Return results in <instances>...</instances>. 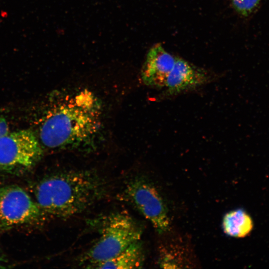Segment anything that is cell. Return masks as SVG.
<instances>
[{
  "instance_id": "5b68a950",
  "label": "cell",
  "mask_w": 269,
  "mask_h": 269,
  "mask_svg": "<svg viewBox=\"0 0 269 269\" xmlns=\"http://www.w3.org/2000/svg\"><path fill=\"white\" fill-rule=\"evenodd\" d=\"M43 153L38 137L32 131L8 132L0 137V172L25 173L37 164Z\"/></svg>"
},
{
  "instance_id": "30bf717a",
  "label": "cell",
  "mask_w": 269,
  "mask_h": 269,
  "mask_svg": "<svg viewBox=\"0 0 269 269\" xmlns=\"http://www.w3.org/2000/svg\"><path fill=\"white\" fill-rule=\"evenodd\" d=\"M251 216L243 209H237L227 213L223 218L222 229L228 236L244 238L249 234L253 228Z\"/></svg>"
},
{
  "instance_id": "7c38bea8",
  "label": "cell",
  "mask_w": 269,
  "mask_h": 269,
  "mask_svg": "<svg viewBox=\"0 0 269 269\" xmlns=\"http://www.w3.org/2000/svg\"><path fill=\"white\" fill-rule=\"evenodd\" d=\"M8 133V126L6 120L0 117V137Z\"/></svg>"
},
{
  "instance_id": "3957f363",
  "label": "cell",
  "mask_w": 269,
  "mask_h": 269,
  "mask_svg": "<svg viewBox=\"0 0 269 269\" xmlns=\"http://www.w3.org/2000/svg\"><path fill=\"white\" fill-rule=\"evenodd\" d=\"M103 221L99 237L81 255L78 260L79 266L94 269L140 239L142 228L127 213H112Z\"/></svg>"
},
{
  "instance_id": "7a4b0ae2",
  "label": "cell",
  "mask_w": 269,
  "mask_h": 269,
  "mask_svg": "<svg viewBox=\"0 0 269 269\" xmlns=\"http://www.w3.org/2000/svg\"><path fill=\"white\" fill-rule=\"evenodd\" d=\"M31 190L47 217L64 219L84 212L104 198L108 185L96 171L64 170L40 178Z\"/></svg>"
},
{
  "instance_id": "52a82bcc",
  "label": "cell",
  "mask_w": 269,
  "mask_h": 269,
  "mask_svg": "<svg viewBox=\"0 0 269 269\" xmlns=\"http://www.w3.org/2000/svg\"><path fill=\"white\" fill-rule=\"evenodd\" d=\"M211 80L205 70L197 68L181 58H176L174 66L165 84L164 94L173 96L196 89Z\"/></svg>"
},
{
  "instance_id": "4fadbf2b",
  "label": "cell",
  "mask_w": 269,
  "mask_h": 269,
  "mask_svg": "<svg viewBox=\"0 0 269 269\" xmlns=\"http://www.w3.org/2000/svg\"><path fill=\"white\" fill-rule=\"evenodd\" d=\"M8 261L4 253L0 249V269L8 268Z\"/></svg>"
},
{
  "instance_id": "ba28073f",
  "label": "cell",
  "mask_w": 269,
  "mask_h": 269,
  "mask_svg": "<svg viewBox=\"0 0 269 269\" xmlns=\"http://www.w3.org/2000/svg\"><path fill=\"white\" fill-rule=\"evenodd\" d=\"M176 58L160 44L148 51L141 71V77L146 86L164 88L167 78L175 64Z\"/></svg>"
},
{
  "instance_id": "6da1fadb",
  "label": "cell",
  "mask_w": 269,
  "mask_h": 269,
  "mask_svg": "<svg viewBox=\"0 0 269 269\" xmlns=\"http://www.w3.org/2000/svg\"><path fill=\"white\" fill-rule=\"evenodd\" d=\"M40 120L38 139L43 148L92 152L103 139V109L86 89L56 91Z\"/></svg>"
},
{
  "instance_id": "9c48e42d",
  "label": "cell",
  "mask_w": 269,
  "mask_h": 269,
  "mask_svg": "<svg viewBox=\"0 0 269 269\" xmlns=\"http://www.w3.org/2000/svg\"><path fill=\"white\" fill-rule=\"evenodd\" d=\"M145 254L140 241L135 242L114 258L96 266L94 269H132L142 268Z\"/></svg>"
},
{
  "instance_id": "277c9868",
  "label": "cell",
  "mask_w": 269,
  "mask_h": 269,
  "mask_svg": "<svg viewBox=\"0 0 269 269\" xmlns=\"http://www.w3.org/2000/svg\"><path fill=\"white\" fill-rule=\"evenodd\" d=\"M121 197L149 221L159 235L169 231L171 220L167 203L151 180L143 175L130 179L124 187Z\"/></svg>"
},
{
  "instance_id": "8992f818",
  "label": "cell",
  "mask_w": 269,
  "mask_h": 269,
  "mask_svg": "<svg viewBox=\"0 0 269 269\" xmlns=\"http://www.w3.org/2000/svg\"><path fill=\"white\" fill-rule=\"evenodd\" d=\"M46 217L23 188L17 185L0 186V233L40 225Z\"/></svg>"
},
{
  "instance_id": "8fae6325",
  "label": "cell",
  "mask_w": 269,
  "mask_h": 269,
  "mask_svg": "<svg viewBox=\"0 0 269 269\" xmlns=\"http://www.w3.org/2000/svg\"><path fill=\"white\" fill-rule=\"evenodd\" d=\"M260 1L261 0H232V4L239 13L247 16L256 9Z\"/></svg>"
}]
</instances>
